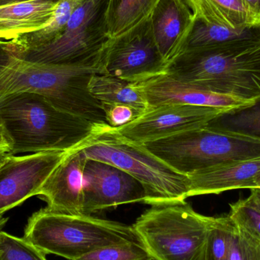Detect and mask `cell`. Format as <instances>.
<instances>
[{"mask_svg": "<svg viewBox=\"0 0 260 260\" xmlns=\"http://www.w3.org/2000/svg\"><path fill=\"white\" fill-rule=\"evenodd\" d=\"M247 200L260 212V188L250 189V195Z\"/></svg>", "mask_w": 260, "mask_h": 260, "instance_id": "cell-32", "label": "cell"}, {"mask_svg": "<svg viewBox=\"0 0 260 260\" xmlns=\"http://www.w3.org/2000/svg\"><path fill=\"white\" fill-rule=\"evenodd\" d=\"M253 25H260V0H242Z\"/></svg>", "mask_w": 260, "mask_h": 260, "instance_id": "cell-31", "label": "cell"}, {"mask_svg": "<svg viewBox=\"0 0 260 260\" xmlns=\"http://www.w3.org/2000/svg\"><path fill=\"white\" fill-rule=\"evenodd\" d=\"M67 154L47 151L8 156L0 167V214L38 196L44 182Z\"/></svg>", "mask_w": 260, "mask_h": 260, "instance_id": "cell-11", "label": "cell"}, {"mask_svg": "<svg viewBox=\"0 0 260 260\" xmlns=\"http://www.w3.org/2000/svg\"><path fill=\"white\" fill-rule=\"evenodd\" d=\"M151 19L156 44L168 64L183 50L193 24V14L185 0H159Z\"/></svg>", "mask_w": 260, "mask_h": 260, "instance_id": "cell-15", "label": "cell"}, {"mask_svg": "<svg viewBox=\"0 0 260 260\" xmlns=\"http://www.w3.org/2000/svg\"><path fill=\"white\" fill-rule=\"evenodd\" d=\"M225 109L183 105L150 108L134 121L110 132L128 142L144 145L177 133L204 127Z\"/></svg>", "mask_w": 260, "mask_h": 260, "instance_id": "cell-10", "label": "cell"}, {"mask_svg": "<svg viewBox=\"0 0 260 260\" xmlns=\"http://www.w3.org/2000/svg\"><path fill=\"white\" fill-rule=\"evenodd\" d=\"M24 238L45 254L70 260L107 246L140 241L133 225L85 214L52 212L47 208L29 218Z\"/></svg>", "mask_w": 260, "mask_h": 260, "instance_id": "cell-4", "label": "cell"}, {"mask_svg": "<svg viewBox=\"0 0 260 260\" xmlns=\"http://www.w3.org/2000/svg\"><path fill=\"white\" fill-rule=\"evenodd\" d=\"M103 56L80 65L37 63L17 57L9 41H0V99L19 93L40 94L63 111L109 127L102 104L88 90L93 76L106 74Z\"/></svg>", "mask_w": 260, "mask_h": 260, "instance_id": "cell-1", "label": "cell"}, {"mask_svg": "<svg viewBox=\"0 0 260 260\" xmlns=\"http://www.w3.org/2000/svg\"><path fill=\"white\" fill-rule=\"evenodd\" d=\"M145 98L148 107L183 105L229 110L253 102L203 89L164 74L145 82L133 83Z\"/></svg>", "mask_w": 260, "mask_h": 260, "instance_id": "cell-14", "label": "cell"}, {"mask_svg": "<svg viewBox=\"0 0 260 260\" xmlns=\"http://www.w3.org/2000/svg\"><path fill=\"white\" fill-rule=\"evenodd\" d=\"M1 260H47L45 253L24 238L0 231Z\"/></svg>", "mask_w": 260, "mask_h": 260, "instance_id": "cell-25", "label": "cell"}, {"mask_svg": "<svg viewBox=\"0 0 260 260\" xmlns=\"http://www.w3.org/2000/svg\"><path fill=\"white\" fill-rule=\"evenodd\" d=\"M107 123L112 128L121 127L134 121L144 114V111L129 105H102Z\"/></svg>", "mask_w": 260, "mask_h": 260, "instance_id": "cell-29", "label": "cell"}, {"mask_svg": "<svg viewBox=\"0 0 260 260\" xmlns=\"http://www.w3.org/2000/svg\"><path fill=\"white\" fill-rule=\"evenodd\" d=\"M149 260H154V259H149Z\"/></svg>", "mask_w": 260, "mask_h": 260, "instance_id": "cell-38", "label": "cell"}, {"mask_svg": "<svg viewBox=\"0 0 260 260\" xmlns=\"http://www.w3.org/2000/svg\"><path fill=\"white\" fill-rule=\"evenodd\" d=\"M212 217L186 201L151 206L133 224L154 260H205Z\"/></svg>", "mask_w": 260, "mask_h": 260, "instance_id": "cell-6", "label": "cell"}, {"mask_svg": "<svg viewBox=\"0 0 260 260\" xmlns=\"http://www.w3.org/2000/svg\"><path fill=\"white\" fill-rule=\"evenodd\" d=\"M109 1L85 0L57 39L23 51H15L10 45L12 52L19 59L37 63L80 65L97 60L111 38L107 21Z\"/></svg>", "mask_w": 260, "mask_h": 260, "instance_id": "cell-8", "label": "cell"}, {"mask_svg": "<svg viewBox=\"0 0 260 260\" xmlns=\"http://www.w3.org/2000/svg\"><path fill=\"white\" fill-rule=\"evenodd\" d=\"M233 224L229 215L212 217L205 260H229Z\"/></svg>", "mask_w": 260, "mask_h": 260, "instance_id": "cell-24", "label": "cell"}, {"mask_svg": "<svg viewBox=\"0 0 260 260\" xmlns=\"http://www.w3.org/2000/svg\"><path fill=\"white\" fill-rule=\"evenodd\" d=\"M0 260H1V250H0Z\"/></svg>", "mask_w": 260, "mask_h": 260, "instance_id": "cell-37", "label": "cell"}, {"mask_svg": "<svg viewBox=\"0 0 260 260\" xmlns=\"http://www.w3.org/2000/svg\"><path fill=\"white\" fill-rule=\"evenodd\" d=\"M255 184H256V188H260V172L255 179Z\"/></svg>", "mask_w": 260, "mask_h": 260, "instance_id": "cell-35", "label": "cell"}, {"mask_svg": "<svg viewBox=\"0 0 260 260\" xmlns=\"http://www.w3.org/2000/svg\"><path fill=\"white\" fill-rule=\"evenodd\" d=\"M0 117L12 142V155L68 152L111 127L63 111L44 96L33 93L0 99Z\"/></svg>", "mask_w": 260, "mask_h": 260, "instance_id": "cell-2", "label": "cell"}, {"mask_svg": "<svg viewBox=\"0 0 260 260\" xmlns=\"http://www.w3.org/2000/svg\"><path fill=\"white\" fill-rule=\"evenodd\" d=\"M110 128L79 146L87 158L114 165L136 179L145 189V204L186 201L189 193L187 176L173 169L143 145L113 134Z\"/></svg>", "mask_w": 260, "mask_h": 260, "instance_id": "cell-5", "label": "cell"}, {"mask_svg": "<svg viewBox=\"0 0 260 260\" xmlns=\"http://www.w3.org/2000/svg\"><path fill=\"white\" fill-rule=\"evenodd\" d=\"M106 74L130 83H139L166 74L168 63L156 44L151 15L118 36L104 50Z\"/></svg>", "mask_w": 260, "mask_h": 260, "instance_id": "cell-9", "label": "cell"}, {"mask_svg": "<svg viewBox=\"0 0 260 260\" xmlns=\"http://www.w3.org/2000/svg\"><path fill=\"white\" fill-rule=\"evenodd\" d=\"M85 0H61L56 6L53 18L48 25L36 31L21 35L11 40V47L15 51L30 50L53 42L65 30L75 11Z\"/></svg>", "mask_w": 260, "mask_h": 260, "instance_id": "cell-21", "label": "cell"}, {"mask_svg": "<svg viewBox=\"0 0 260 260\" xmlns=\"http://www.w3.org/2000/svg\"><path fill=\"white\" fill-rule=\"evenodd\" d=\"M8 156H0V167H1V165L4 163L5 160H6V157H7Z\"/></svg>", "mask_w": 260, "mask_h": 260, "instance_id": "cell-36", "label": "cell"}, {"mask_svg": "<svg viewBox=\"0 0 260 260\" xmlns=\"http://www.w3.org/2000/svg\"><path fill=\"white\" fill-rule=\"evenodd\" d=\"M159 0H110L108 33L111 38L126 31L149 16Z\"/></svg>", "mask_w": 260, "mask_h": 260, "instance_id": "cell-23", "label": "cell"}, {"mask_svg": "<svg viewBox=\"0 0 260 260\" xmlns=\"http://www.w3.org/2000/svg\"><path fill=\"white\" fill-rule=\"evenodd\" d=\"M193 16L209 24L238 29L253 26L242 0H185Z\"/></svg>", "mask_w": 260, "mask_h": 260, "instance_id": "cell-19", "label": "cell"}, {"mask_svg": "<svg viewBox=\"0 0 260 260\" xmlns=\"http://www.w3.org/2000/svg\"><path fill=\"white\" fill-rule=\"evenodd\" d=\"M206 127L260 141V98L221 113L212 119Z\"/></svg>", "mask_w": 260, "mask_h": 260, "instance_id": "cell-22", "label": "cell"}, {"mask_svg": "<svg viewBox=\"0 0 260 260\" xmlns=\"http://www.w3.org/2000/svg\"><path fill=\"white\" fill-rule=\"evenodd\" d=\"M232 220L238 225L251 232L260 239V212L247 199L238 200L230 205Z\"/></svg>", "mask_w": 260, "mask_h": 260, "instance_id": "cell-28", "label": "cell"}, {"mask_svg": "<svg viewBox=\"0 0 260 260\" xmlns=\"http://www.w3.org/2000/svg\"><path fill=\"white\" fill-rule=\"evenodd\" d=\"M239 41H260V25L229 28L209 24L194 17L190 33L180 53L192 49L217 47Z\"/></svg>", "mask_w": 260, "mask_h": 260, "instance_id": "cell-18", "label": "cell"}, {"mask_svg": "<svg viewBox=\"0 0 260 260\" xmlns=\"http://www.w3.org/2000/svg\"><path fill=\"white\" fill-rule=\"evenodd\" d=\"M88 90L102 105H129L146 112L149 107L134 84L108 74H96L90 79Z\"/></svg>", "mask_w": 260, "mask_h": 260, "instance_id": "cell-20", "label": "cell"}, {"mask_svg": "<svg viewBox=\"0 0 260 260\" xmlns=\"http://www.w3.org/2000/svg\"><path fill=\"white\" fill-rule=\"evenodd\" d=\"M145 247L140 241L107 246L76 260H149Z\"/></svg>", "mask_w": 260, "mask_h": 260, "instance_id": "cell-26", "label": "cell"}, {"mask_svg": "<svg viewBox=\"0 0 260 260\" xmlns=\"http://www.w3.org/2000/svg\"><path fill=\"white\" fill-rule=\"evenodd\" d=\"M259 172L260 157L197 171L187 176L188 197L256 188L255 179Z\"/></svg>", "mask_w": 260, "mask_h": 260, "instance_id": "cell-16", "label": "cell"}, {"mask_svg": "<svg viewBox=\"0 0 260 260\" xmlns=\"http://www.w3.org/2000/svg\"><path fill=\"white\" fill-rule=\"evenodd\" d=\"M30 1V0H0V6L12 4V3H21V2ZM53 3H59L61 0H48Z\"/></svg>", "mask_w": 260, "mask_h": 260, "instance_id": "cell-33", "label": "cell"}, {"mask_svg": "<svg viewBox=\"0 0 260 260\" xmlns=\"http://www.w3.org/2000/svg\"><path fill=\"white\" fill-rule=\"evenodd\" d=\"M12 142L0 117V156L12 155Z\"/></svg>", "mask_w": 260, "mask_h": 260, "instance_id": "cell-30", "label": "cell"}, {"mask_svg": "<svg viewBox=\"0 0 260 260\" xmlns=\"http://www.w3.org/2000/svg\"><path fill=\"white\" fill-rule=\"evenodd\" d=\"M142 145L186 176L212 167L260 157V141L206 126Z\"/></svg>", "mask_w": 260, "mask_h": 260, "instance_id": "cell-7", "label": "cell"}, {"mask_svg": "<svg viewBox=\"0 0 260 260\" xmlns=\"http://www.w3.org/2000/svg\"><path fill=\"white\" fill-rule=\"evenodd\" d=\"M58 3L30 0L0 6V39L14 40L47 27Z\"/></svg>", "mask_w": 260, "mask_h": 260, "instance_id": "cell-17", "label": "cell"}, {"mask_svg": "<svg viewBox=\"0 0 260 260\" xmlns=\"http://www.w3.org/2000/svg\"><path fill=\"white\" fill-rule=\"evenodd\" d=\"M142 185L123 170L93 159L84 167L82 214L92 215L121 205L143 203Z\"/></svg>", "mask_w": 260, "mask_h": 260, "instance_id": "cell-12", "label": "cell"}, {"mask_svg": "<svg viewBox=\"0 0 260 260\" xmlns=\"http://www.w3.org/2000/svg\"><path fill=\"white\" fill-rule=\"evenodd\" d=\"M8 220H9V218H5L3 215L0 214V231L3 230V228L6 226V223L8 222Z\"/></svg>", "mask_w": 260, "mask_h": 260, "instance_id": "cell-34", "label": "cell"}, {"mask_svg": "<svg viewBox=\"0 0 260 260\" xmlns=\"http://www.w3.org/2000/svg\"><path fill=\"white\" fill-rule=\"evenodd\" d=\"M166 75L203 89L253 102L260 98V41L185 50Z\"/></svg>", "mask_w": 260, "mask_h": 260, "instance_id": "cell-3", "label": "cell"}, {"mask_svg": "<svg viewBox=\"0 0 260 260\" xmlns=\"http://www.w3.org/2000/svg\"><path fill=\"white\" fill-rule=\"evenodd\" d=\"M86 156L79 147L67 152L40 189L38 197L52 212L82 214L84 167Z\"/></svg>", "mask_w": 260, "mask_h": 260, "instance_id": "cell-13", "label": "cell"}, {"mask_svg": "<svg viewBox=\"0 0 260 260\" xmlns=\"http://www.w3.org/2000/svg\"><path fill=\"white\" fill-rule=\"evenodd\" d=\"M229 260H260L259 238L235 221Z\"/></svg>", "mask_w": 260, "mask_h": 260, "instance_id": "cell-27", "label": "cell"}]
</instances>
